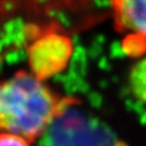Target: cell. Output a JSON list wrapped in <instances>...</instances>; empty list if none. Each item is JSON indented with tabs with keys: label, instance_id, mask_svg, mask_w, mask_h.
<instances>
[{
	"label": "cell",
	"instance_id": "obj_3",
	"mask_svg": "<svg viewBox=\"0 0 146 146\" xmlns=\"http://www.w3.org/2000/svg\"><path fill=\"white\" fill-rule=\"evenodd\" d=\"M73 53V43L67 37L49 34L37 39L28 49L31 73L39 80H47L62 73Z\"/></svg>",
	"mask_w": 146,
	"mask_h": 146
},
{
	"label": "cell",
	"instance_id": "obj_4",
	"mask_svg": "<svg viewBox=\"0 0 146 146\" xmlns=\"http://www.w3.org/2000/svg\"><path fill=\"white\" fill-rule=\"evenodd\" d=\"M117 29L125 35V48L133 53L146 49V0H111Z\"/></svg>",
	"mask_w": 146,
	"mask_h": 146
},
{
	"label": "cell",
	"instance_id": "obj_5",
	"mask_svg": "<svg viewBox=\"0 0 146 146\" xmlns=\"http://www.w3.org/2000/svg\"><path fill=\"white\" fill-rule=\"evenodd\" d=\"M129 87L133 96L146 106V58L131 68L129 74Z\"/></svg>",
	"mask_w": 146,
	"mask_h": 146
},
{
	"label": "cell",
	"instance_id": "obj_6",
	"mask_svg": "<svg viewBox=\"0 0 146 146\" xmlns=\"http://www.w3.org/2000/svg\"><path fill=\"white\" fill-rule=\"evenodd\" d=\"M0 146H31V142L14 133L0 132Z\"/></svg>",
	"mask_w": 146,
	"mask_h": 146
},
{
	"label": "cell",
	"instance_id": "obj_1",
	"mask_svg": "<svg viewBox=\"0 0 146 146\" xmlns=\"http://www.w3.org/2000/svg\"><path fill=\"white\" fill-rule=\"evenodd\" d=\"M75 100L61 98L42 80L24 70L0 81V132L36 141Z\"/></svg>",
	"mask_w": 146,
	"mask_h": 146
},
{
	"label": "cell",
	"instance_id": "obj_2",
	"mask_svg": "<svg viewBox=\"0 0 146 146\" xmlns=\"http://www.w3.org/2000/svg\"><path fill=\"white\" fill-rule=\"evenodd\" d=\"M75 105L76 101L50 125L48 146H127L99 120L79 113Z\"/></svg>",
	"mask_w": 146,
	"mask_h": 146
}]
</instances>
